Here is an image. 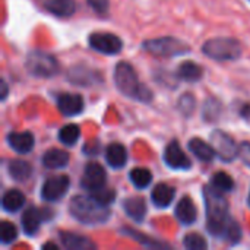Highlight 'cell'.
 <instances>
[{
    "label": "cell",
    "mask_w": 250,
    "mask_h": 250,
    "mask_svg": "<svg viewBox=\"0 0 250 250\" xmlns=\"http://www.w3.org/2000/svg\"><path fill=\"white\" fill-rule=\"evenodd\" d=\"M174 215L176 218L185 224V226H192L196 218H198V209L193 204V201L188 196L182 198L177 205H176V211H174Z\"/></svg>",
    "instance_id": "18"
},
{
    "label": "cell",
    "mask_w": 250,
    "mask_h": 250,
    "mask_svg": "<svg viewBox=\"0 0 250 250\" xmlns=\"http://www.w3.org/2000/svg\"><path fill=\"white\" fill-rule=\"evenodd\" d=\"M79 136H81L79 126H76V125H66V126H63L59 130V136L57 138H59V141L63 145L72 146V145H75L79 141Z\"/></svg>",
    "instance_id": "28"
},
{
    "label": "cell",
    "mask_w": 250,
    "mask_h": 250,
    "mask_svg": "<svg viewBox=\"0 0 250 250\" xmlns=\"http://www.w3.org/2000/svg\"><path fill=\"white\" fill-rule=\"evenodd\" d=\"M45 9L57 18H70L76 12L75 0H47Z\"/></svg>",
    "instance_id": "23"
},
{
    "label": "cell",
    "mask_w": 250,
    "mask_h": 250,
    "mask_svg": "<svg viewBox=\"0 0 250 250\" xmlns=\"http://www.w3.org/2000/svg\"><path fill=\"white\" fill-rule=\"evenodd\" d=\"M88 42L91 48L107 56L119 54L123 48V41L120 40V37L111 32H94L89 35Z\"/></svg>",
    "instance_id": "10"
},
{
    "label": "cell",
    "mask_w": 250,
    "mask_h": 250,
    "mask_svg": "<svg viewBox=\"0 0 250 250\" xmlns=\"http://www.w3.org/2000/svg\"><path fill=\"white\" fill-rule=\"evenodd\" d=\"M202 75H204V69L198 63L190 62V60L183 62L177 67V72H176V76L186 82H198L202 79Z\"/></svg>",
    "instance_id": "26"
},
{
    "label": "cell",
    "mask_w": 250,
    "mask_h": 250,
    "mask_svg": "<svg viewBox=\"0 0 250 250\" xmlns=\"http://www.w3.org/2000/svg\"><path fill=\"white\" fill-rule=\"evenodd\" d=\"M57 107L64 116H78L83 111V98L79 94L62 92L57 97Z\"/></svg>",
    "instance_id": "14"
},
{
    "label": "cell",
    "mask_w": 250,
    "mask_h": 250,
    "mask_svg": "<svg viewBox=\"0 0 250 250\" xmlns=\"http://www.w3.org/2000/svg\"><path fill=\"white\" fill-rule=\"evenodd\" d=\"M105 161L114 170L123 168L127 163L126 148L122 144H110L105 149Z\"/></svg>",
    "instance_id": "20"
},
{
    "label": "cell",
    "mask_w": 250,
    "mask_h": 250,
    "mask_svg": "<svg viewBox=\"0 0 250 250\" xmlns=\"http://www.w3.org/2000/svg\"><path fill=\"white\" fill-rule=\"evenodd\" d=\"M7 91H9L7 83H6L4 81H1V95H0V98H1V100H6V97H7Z\"/></svg>",
    "instance_id": "40"
},
{
    "label": "cell",
    "mask_w": 250,
    "mask_h": 250,
    "mask_svg": "<svg viewBox=\"0 0 250 250\" xmlns=\"http://www.w3.org/2000/svg\"><path fill=\"white\" fill-rule=\"evenodd\" d=\"M89 195L94 196L98 202H101L103 205H107V207H108L110 204H113V201H114V198H116L114 190L107 189V188H103V189L95 190V192H89Z\"/></svg>",
    "instance_id": "35"
},
{
    "label": "cell",
    "mask_w": 250,
    "mask_h": 250,
    "mask_svg": "<svg viewBox=\"0 0 250 250\" xmlns=\"http://www.w3.org/2000/svg\"><path fill=\"white\" fill-rule=\"evenodd\" d=\"M129 179L132 182V185L142 190V189H146L151 182H152V173L148 170V168H144V167H136L133 168L130 173H129Z\"/></svg>",
    "instance_id": "27"
},
{
    "label": "cell",
    "mask_w": 250,
    "mask_h": 250,
    "mask_svg": "<svg viewBox=\"0 0 250 250\" xmlns=\"http://www.w3.org/2000/svg\"><path fill=\"white\" fill-rule=\"evenodd\" d=\"M211 145L215 149L217 157L226 163H230L239 157V145L227 132L214 130L211 133Z\"/></svg>",
    "instance_id": "8"
},
{
    "label": "cell",
    "mask_w": 250,
    "mask_h": 250,
    "mask_svg": "<svg viewBox=\"0 0 250 250\" xmlns=\"http://www.w3.org/2000/svg\"><path fill=\"white\" fill-rule=\"evenodd\" d=\"M62 245L69 250H94L97 246L88 237L72 233V231H60L59 233Z\"/></svg>",
    "instance_id": "16"
},
{
    "label": "cell",
    "mask_w": 250,
    "mask_h": 250,
    "mask_svg": "<svg viewBox=\"0 0 250 250\" xmlns=\"http://www.w3.org/2000/svg\"><path fill=\"white\" fill-rule=\"evenodd\" d=\"M221 103L215 98H208L205 101V105H204V111H202V116L207 122H214L220 117L221 114Z\"/></svg>",
    "instance_id": "30"
},
{
    "label": "cell",
    "mask_w": 250,
    "mask_h": 250,
    "mask_svg": "<svg viewBox=\"0 0 250 250\" xmlns=\"http://www.w3.org/2000/svg\"><path fill=\"white\" fill-rule=\"evenodd\" d=\"M176 196V189L167 183H158L151 192V201L157 208H168Z\"/></svg>",
    "instance_id": "17"
},
{
    "label": "cell",
    "mask_w": 250,
    "mask_h": 250,
    "mask_svg": "<svg viewBox=\"0 0 250 250\" xmlns=\"http://www.w3.org/2000/svg\"><path fill=\"white\" fill-rule=\"evenodd\" d=\"M164 163L171 170H189L192 167V161L182 149L177 141H171L164 149Z\"/></svg>",
    "instance_id": "13"
},
{
    "label": "cell",
    "mask_w": 250,
    "mask_h": 250,
    "mask_svg": "<svg viewBox=\"0 0 250 250\" xmlns=\"http://www.w3.org/2000/svg\"><path fill=\"white\" fill-rule=\"evenodd\" d=\"M7 173L15 182H26L32 176V166L25 160H12L7 166Z\"/></svg>",
    "instance_id": "24"
},
{
    "label": "cell",
    "mask_w": 250,
    "mask_h": 250,
    "mask_svg": "<svg viewBox=\"0 0 250 250\" xmlns=\"http://www.w3.org/2000/svg\"><path fill=\"white\" fill-rule=\"evenodd\" d=\"M26 70L35 78H53L59 73V62L57 59L42 50H32L25 57Z\"/></svg>",
    "instance_id": "5"
},
{
    "label": "cell",
    "mask_w": 250,
    "mask_h": 250,
    "mask_svg": "<svg viewBox=\"0 0 250 250\" xmlns=\"http://www.w3.org/2000/svg\"><path fill=\"white\" fill-rule=\"evenodd\" d=\"M114 83L116 88L127 98L141 101V103H149L152 100V92L139 82L138 75L133 69V66L127 62H120L114 67Z\"/></svg>",
    "instance_id": "3"
},
{
    "label": "cell",
    "mask_w": 250,
    "mask_h": 250,
    "mask_svg": "<svg viewBox=\"0 0 250 250\" xmlns=\"http://www.w3.org/2000/svg\"><path fill=\"white\" fill-rule=\"evenodd\" d=\"M105 183H107V174L103 166L98 163H88L83 168L81 186L88 192H95L105 188Z\"/></svg>",
    "instance_id": "12"
},
{
    "label": "cell",
    "mask_w": 250,
    "mask_h": 250,
    "mask_svg": "<svg viewBox=\"0 0 250 250\" xmlns=\"http://www.w3.org/2000/svg\"><path fill=\"white\" fill-rule=\"evenodd\" d=\"M69 212L78 223L85 226L104 224L108 221L111 214L107 205H103L91 195L73 196L69 204Z\"/></svg>",
    "instance_id": "2"
},
{
    "label": "cell",
    "mask_w": 250,
    "mask_h": 250,
    "mask_svg": "<svg viewBox=\"0 0 250 250\" xmlns=\"http://www.w3.org/2000/svg\"><path fill=\"white\" fill-rule=\"evenodd\" d=\"M66 79L73 85L86 86V88L103 83L101 72H98L97 69H92V67H89L88 64H83V63L72 66L66 73Z\"/></svg>",
    "instance_id": "7"
},
{
    "label": "cell",
    "mask_w": 250,
    "mask_h": 250,
    "mask_svg": "<svg viewBox=\"0 0 250 250\" xmlns=\"http://www.w3.org/2000/svg\"><path fill=\"white\" fill-rule=\"evenodd\" d=\"M100 152V142L98 141H89L83 145V154L89 157H95Z\"/></svg>",
    "instance_id": "38"
},
{
    "label": "cell",
    "mask_w": 250,
    "mask_h": 250,
    "mask_svg": "<svg viewBox=\"0 0 250 250\" xmlns=\"http://www.w3.org/2000/svg\"><path fill=\"white\" fill-rule=\"evenodd\" d=\"M189 149L190 152L201 161L204 163H212L214 158L217 157L215 149L212 148V145H208L205 141L199 139V138H193L189 141Z\"/></svg>",
    "instance_id": "22"
},
{
    "label": "cell",
    "mask_w": 250,
    "mask_h": 250,
    "mask_svg": "<svg viewBox=\"0 0 250 250\" xmlns=\"http://www.w3.org/2000/svg\"><path fill=\"white\" fill-rule=\"evenodd\" d=\"M42 249H57V245H54V243H47V245H42Z\"/></svg>",
    "instance_id": "41"
},
{
    "label": "cell",
    "mask_w": 250,
    "mask_h": 250,
    "mask_svg": "<svg viewBox=\"0 0 250 250\" xmlns=\"http://www.w3.org/2000/svg\"><path fill=\"white\" fill-rule=\"evenodd\" d=\"M7 145L18 154H28L32 151L35 139L29 132H10L6 136Z\"/></svg>",
    "instance_id": "15"
},
{
    "label": "cell",
    "mask_w": 250,
    "mask_h": 250,
    "mask_svg": "<svg viewBox=\"0 0 250 250\" xmlns=\"http://www.w3.org/2000/svg\"><path fill=\"white\" fill-rule=\"evenodd\" d=\"M239 158L250 168V142H243L239 145Z\"/></svg>",
    "instance_id": "37"
},
{
    "label": "cell",
    "mask_w": 250,
    "mask_h": 250,
    "mask_svg": "<svg viewBox=\"0 0 250 250\" xmlns=\"http://www.w3.org/2000/svg\"><path fill=\"white\" fill-rule=\"evenodd\" d=\"M123 209H125L126 215L130 217L135 223H142L145 220V215L148 211L145 201L139 196L125 199L123 201Z\"/></svg>",
    "instance_id": "21"
},
{
    "label": "cell",
    "mask_w": 250,
    "mask_h": 250,
    "mask_svg": "<svg viewBox=\"0 0 250 250\" xmlns=\"http://www.w3.org/2000/svg\"><path fill=\"white\" fill-rule=\"evenodd\" d=\"M202 53L215 62H234L240 59L243 48L236 38H212L202 45Z\"/></svg>",
    "instance_id": "4"
},
{
    "label": "cell",
    "mask_w": 250,
    "mask_h": 250,
    "mask_svg": "<svg viewBox=\"0 0 250 250\" xmlns=\"http://www.w3.org/2000/svg\"><path fill=\"white\" fill-rule=\"evenodd\" d=\"M248 204H249V207H250V192H249V196H248Z\"/></svg>",
    "instance_id": "42"
},
{
    "label": "cell",
    "mask_w": 250,
    "mask_h": 250,
    "mask_svg": "<svg viewBox=\"0 0 250 250\" xmlns=\"http://www.w3.org/2000/svg\"><path fill=\"white\" fill-rule=\"evenodd\" d=\"M89 7L98 15H105L110 7V0H86Z\"/></svg>",
    "instance_id": "36"
},
{
    "label": "cell",
    "mask_w": 250,
    "mask_h": 250,
    "mask_svg": "<svg viewBox=\"0 0 250 250\" xmlns=\"http://www.w3.org/2000/svg\"><path fill=\"white\" fill-rule=\"evenodd\" d=\"M25 205V196L21 190L18 189H9L4 192L3 198H1V208L9 212H18L22 207Z\"/></svg>",
    "instance_id": "25"
},
{
    "label": "cell",
    "mask_w": 250,
    "mask_h": 250,
    "mask_svg": "<svg viewBox=\"0 0 250 250\" xmlns=\"http://www.w3.org/2000/svg\"><path fill=\"white\" fill-rule=\"evenodd\" d=\"M204 201L207 209V230L211 236L223 239L231 245H237L242 239V229L236 220L230 217L229 202L224 193L214 186L204 188Z\"/></svg>",
    "instance_id": "1"
},
{
    "label": "cell",
    "mask_w": 250,
    "mask_h": 250,
    "mask_svg": "<svg viewBox=\"0 0 250 250\" xmlns=\"http://www.w3.org/2000/svg\"><path fill=\"white\" fill-rule=\"evenodd\" d=\"M142 48L157 57H177L188 54L190 47L176 37H160L142 42Z\"/></svg>",
    "instance_id": "6"
},
{
    "label": "cell",
    "mask_w": 250,
    "mask_h": 250,
    "mask_svg": "<svg viewBox=\"0 0 250 250\" xmlns=\"http://www.w3.org/2000/svg\"><path fill=\"white\" fill-rule=\"evenodd\" d=\"M211 183H212V186H214L217 190H220V192H223V193L231 192V190L234 189V180H233V177H231L229 173H226V171H218V173H215V174L212 176V179H211Z\"/></svg>",
    "instance_id": "29"
},
{
    "label": "cell",
    "mask_w": 250,
    "mask_h": 250,
    "mask_svg": "<svg viewBox=\"0 0 250 250\" xmlns=\"http://www.w3.org/2000/svg\"><path fill=\"white\" fill-rule=\"evenodd\" d=\"M70 155L59 148H51L47 152H44L41 163L45 168L48 170H59V168H64L69 164Z\"/></svg>",
    "instance_id": "19"
},
{
    "label": "cell",
    "mask_w": 250,
    "mask_h": 250,
    "mask_svg": "<svg viewBox=\"0 0 250 250\" xmlns=\"http://www.w3.org/2000/svg\"><path fill=\"white\" fill-rule=\"evenodd\" d=\"M180 113L186 117L192 116L195 108H196V100H195V95L193 94H185L180 97L179 100V104H177Z\"/></svg>",
    "instance_id": "34"
},
{
    "label": "cell",
    "mask_w": 250,
    "mask_h": 250,
    "mask_svg": "<svg viewBox=\"0 0 250 250\" xmlns=\"http://www.w3.org/2000/svg\"><path fill=\"white\" fill-rule=\"evenodd\" d=\"M240 116H242L245 120L250 122V104H245V105L240 108Z\"/></svg>",
    "instance_id": "39"
},
{
    "label": "cell",
    "mask_w": 250,
    "mask_h": 250,
    "mask_svg": "<svg viewBox=\"0 0 250 250\" xmlns=\"http://www.w3.org/2000/svg\"><path fill=\"white\" fill-rule=\"evenodd\" d=\"M16 239H18V229L9 221H3L0 224V240H1V243L3 245H12Z\"/></svg>",
    "instance_id": "32"
},
{
    "label": "cell",
    "mask_w": 250,
    "mask_h": 250,
    "mask_svg": "<svg viewBox=\"0 0 250 250\" xmlns=\"http://www.w3.org/2000/svg\"><path fill=\"white\" fill-rule=\"evenodd\" d=\"M70 180L67 176H53L48 177L41 186V199L44 202H57L69 190Z\"/></svg>",
    "instance_id": "11"
},
{
    "label": "cell",
    "mask_w": 250,
    "mask_h": 250,
    "mask_svg": "<svg viewBox=\"0 0 250 250\" xmlns=\"http://www.w3.org/2000/svg\"><path fill=\"white\" fill-rule=\"evenodd\" d=\"M53 215H54V211L50 208H35V207L26 208L21 218L23 233L26 236H35L40 230V226L44 221L51 220Z\"/></svg>",
    "instance_id": "9"
},
{
    "label": "cell",
    "mask_w": 250,
    "mask_h": 250,
    "mask_svg": "<svg viewBox=\"0 0 250 250\" xmlns=\"http://www.w3.org/2000/svg\"><path fill=\"white\" fill-rule=\"evenodd\" d=\"M122 233L126 234V236H129V237H132L133 240L139 242V243L144 245V246H148V248H166V245L158 243V242L149 239L148 236H145V234H142V233H138V231H135V230H132V229H123Z\"/></svg>",
    "instance_id": "33"
},
{
    "label": "cell",
    "mask_w": 250,
    "mask_h": 250,
    "mask_svg": "<svg viewBox=\"0 0 250 250\" xmlns=\"http://www.w3.org/2000/svg\"><path fill=\"white\" fill-rule=\"evenodd\" d=\"M183 246L189 250H205L208 248L207 240L198 233H189L183 239Z\"/></svg>",
    "instance_id": "31"
}]
</instances>
